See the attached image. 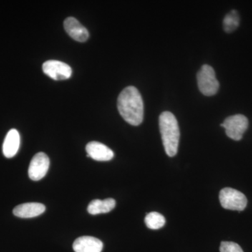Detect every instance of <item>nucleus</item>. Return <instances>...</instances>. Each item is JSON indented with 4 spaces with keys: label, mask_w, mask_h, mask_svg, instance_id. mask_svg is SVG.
<instances>
[{
    "label": "nucleus",
    "mask_w": 252,
    "mask_h": 252,
    "mask_svg": "<svg viewBox=\"0 0 252 252\" xmlns=\"http://www.w3.org/2000/svg\"><path fill=\"white\" fill-rule=\"evenodd\" d=\"M50 160L46 154H36L32 159L28 169V175L33 181H39L45 177L49 170Z\"/></svg>",
    "instance_id": "obj_7"
},
{
    "label": "nucleus",
    "mask_w": 252,
    "mask_h": 252,
    "mask_svg": "<svg viewBox=\"0 0 252 252\" xmlns=\"http://www.w3.org/2000/svg\"><path fill=\"white\" fill-rule=\"evenodd\" d=\"M43 72L56 81L66 80L71 77L72 68L66 63L59 61H48L43 64Z\"/></svg>",
    "instance_id": "obj_6"
},
{
    "label": "nucleus",
    "mask_w": 252,
    "mask_h": 252,
    "mask_svg": "<svg viewBox=\"0 0 252 252\" xmlns=\"http://www.w3.org/2000/svg\"><path fill=\"white\" fill-rule=\"evenodd\" d=\"M249 121L243 114H235L226 118L221 127H224L227 136L232 140L239 141L243 138L244 133L248 130Z\"/></svg>",
    "instance_id": "obj_5"
},
{
    "label": "nucleus",
    "mask_w": 252,
    "mask_h": 252,
    "mask_svg": "<svg viewBox=\"0 0 252 252\" xmlns=\"http://www.w3.org/2000/svg\"><path fill=\"white\" fill-rule=\"evenodd\" d=\"M220 252H244L238 244L233 242H222L220 245Z\"/></svg>",
    "instance_id": "obj_16"
},
{
    "label": "nucleus",
    "mask_w": 252,
    "mask_h": 252,
    "mask_svg": "<svg viewBox=\"0 0 252 252\" xmlns=\"http://www.w3.org/2000/svg\"><path fill=\"white\" fill-rule=\"evenodd\" d=\"M220 205L224 209L241 212L248 205V199L242 192L236 189L224 188L220 193Z\"/></svg>",
    "instance_id": "obj_4"
},
{
    "label": "nucleus",
    "mask_w": 252,
    "mask_h": 252,
    "mask_svg": "<svg viewBox=\"0 0 252 252\" xmlns=\"http://www.w3.org/2000/svg\"><path fill=\"white\" fill-rule=\"evenodd\" d=\"M73 249L75 252H101L103 243L94 237L83 236L74 241Z\"/></svg>",
    "instance_id": "obj_10"
},
{
    "label": "nucleus",
    "mask_w": 252,
    "mask_h": 252,
    "mask_svg": "<svg viewBox=\"0 0 252 252\" xmlns=\"http://www.w3.org/2000/svg\"><path fill=\"white\" fill-rule=\"evenodd\" d=\"M145 223L150 229L157 230L164 226L165 223V217L158 212H151L145 217Z\"/></svg>",
    "instance_id": "obj_15"
},
{
    "label": "nucleus",
    "mask_w": 252,
    "mask_h": 252,
    "mask_svg": "<svg viewBox=\"0 0 252 252\" xmlns=\"http://www.w3.org/2000/svg\"><path fill=\"white\" fill-rule=\"evenodd\" d=\"M87 157H90L97 161H109L114 158L112 149L100 142H91L86 145Z\"/></svg>",
    "instance_id": "obj_8"
},
{
    "label": "nucleus",
    "mask_w": 252,
    "mask_h": 252,
    "mask_svg": "<svg viewBox=\"0 0 252 252\" xmlns=\"http://www.w3.org/2000/svg\"><path fill=\"white\" fill-rule=\"evenodd\" d=\"M21 137L16 129H11L8 132L3 144V154L4 157L11 158L17 154L19 149Z\"/></svg>",
    "instance_id": "obj_12"
},
{
    "label": "nucleus",
    "mask_w": 252,
    "mask_h": 252,
    "mask_svg": "<svg viewBox=\"0 0 252 252\" xmlns=\"http://www.w3.org/2000/svg\"><path fill=\"white\" fill-rule=\"evenodd\" d=\"M116 206L115 200L112 198H107L101 200L98 199L91 202L88 206V212L92 215H99V214L108 213L114 210Z\"/></svg>",
    "instance_id": "obj_13"
},
{
    "label": "nucleus",
    "mask_w": 252,
    "mask_h": 252,
    "mask_svg": "<svg viewBox=\"0 0 252 252\" xmlns=\"http://www.w3.org/2000/svg\"><path fill=\"white\" fill-rule=\"evenodd\" d=\"M159 127L167 155L170 157H175L178 151L180 137L177 119L171 112H162L159 117Z\"/></svg>",
    "instance_id": "obj_2"
},
{
    "label": "nucleus",
    "mask_w": 252,
    "mask_h": 252,
    "mask_svg": "<svg viewBox=\"0 0 252 252\" xmlns=\"http://www.w3.org/2000/svg\"><path fill=\"white\" fill-rule=\"evenodd\" d=\"M199 90L205 96L215 95L220 89V83L216 78L215 69L204 64L197 74Z\"/></svg>",
    "instance_id": "obj_3"
},
{
    "label": "nucleus",
    "mask_w": 252,
    "mask_h": 252,
    "mask_svg": "<svg viewBox=\"0 0 252 252\" xmlns=\"http://www.w3.org/2000/svg\"><path fill=\"white\" fill-rule=\"evenodd\" d=\"M46 207L43 204L28 203L18 205L14 209L13 213L20 218H33L42 215L45 212Z\"/></svg>",
    "instance_id": "obj_11"
},
{
    "label": "nucleus",
    "mask_w": 252,
    "mask_h": 252,
    "mask_svg": "<svg viewBox=\"0 0 252 252\" xmlns=\"http://www.w3.org/2000/svg\"><path fill=\"white\" fill-rule=\"evenodd\" d=\"M117 107L121 116L130 125H140L144 119V103L140 93L134 86H127L118 97Z\"/></svg>",
    "instance_id": "obj_1"
},
{
    "label": "nucleus",
    "mask_w": 252,
    "mask_h": 252,
    "mask_svg": "<svg viewBox=\"0 0 252 252\" xmlns=\"http://www.w3.org/2000/svg\"><path fill=\"white\" fill-rule=\"evenodd\" d=\"M64 28L66 32L75 41L84 42L89 39V31L76 18H66L64 21Z\"/></svg>",
    "instance_id": "obj_9"
},
{
    "label": "nucleus",
    "mask_w": 252,
    "mask_h": 252,
    "mask_svg": "<svg viewBox=\"0 0 252 252\" xmlns=\"http://www.w3.org/2000/svg\"><path fill=\"white\" fill-rule=\"evenodd\" d=\"M240 25V16L236 10H232L226 14L223 19V30L225 32L231 33L234 32Z\"/></svg>",
    "instance_id": "obj_14"
}]
</instances>
